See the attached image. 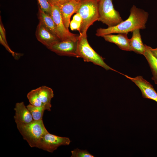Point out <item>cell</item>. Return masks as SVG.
I'll return each mask as SVG.
<instances>
[{"mask_svg":"<svg viewBox=\"0 0 157 157\" xmlns=\"http://www.w3.org/2000/svg\"><path fill=\"white\" fill-rule=\"evenodd\" d=\"M14 118L16 124H28L33 120L32 115L23 102L16 104Z\"/></svg>","mask_w":157,"mask_h":157,"instance_id":"7c38bea8","label":"cell"},{"mask_svg":"<svg viewBox=\"0 0 157 157\" xmlns=\"http://www.w3.org/2000/svg\"><path fill=\"white\" fill-rule=\"evenodd\" d=\"M17 127L23 139L31 147H36L40 139L49 132L46 129L42 119L33 120L28 124H16Z\"/></svg>","mask_w":157,"mask_h":157,"instance_id":"3957f363","label":"cell"},{"mask_svg":"<svg viewBox=\"0 0 157 157\" xmlns=\"http://www.w3.org/2000/svg\"><path fill=\"white\" fill-rule=\"evenodd\" d=\"M77 41L71 40H60L52 45L48 49L60 56L77 58Z\"/></svg>","mask_w":157,"mask_h":157,"instance_id":"ba28073f","label":"cell"},{"mask_svg":"<svg viewBox=\"0 0 157 157\" xmlns=\"http://www.w3.org/2000/svg\"><path fill=\"white\" fill-rule=\"evenodd\" d=\"M76 0V1H80V0Z\"/></svg>","mask_w":157,"mask_h":157,"instance_id":"83f0119b","label":"cell"},{"mask_svg":"<svg viewBox=\"0 0 157 157\" xmlns=\"http://www.w3.org/2000/svg\"><path fill=\"white\" fill-rule=\"evenodd\" d=\"M0 42L6 49L12 54L15 59H18L22 56V54L15 53L8 46V44L4 41L1 36H0Z\"/></svg>","mask_w":157,"mask_h":157,"instance_id":"7402d4cb","label":"cell"},{"mask_svg":"<svg viewBox=\"0 0 157 157\" xmlns=\"http://www.w3.org/2000/svg\"><path fill=\"white\" fill-rule=\"evenodd\" d=\"M128 18L118 25L107 28H99L96 32L98 37L113 33H126L128 34L137 29H144L146 28L147 21L148 13L144 10L133 5L131 8Z\"/></svg>","mask_w":157,"mask_h":157,"instance_id":"6da1fadb","label":"cell"},{"mask_svg":"<svg viewBox=\"0 0 157 157\" xmlns=\"http://www.w3.org/2000/svg\"><path fill=\"white\" fill-rule=\"evenodd\" d=\"M72 19L81 24L82 18L79 14L78 13H76L74 15Z\"/></svg>","mask_w":157,"mask_h":157,"instance_id":"484cf974","label":"cell"},{"mask_svg":"<svg viewBox=\"0 0 157 157\" xmlns=\"http://www.w3.org/2000/svg\"><path fill=\"white\" fill-rule=\"evenodd\" d=\"M145 45V50L143 55L147 59L153 75L152 79L157 84V59L152 54L147 46Z\"/></svg>","mask_w":157,"mask_h":157,"instance_id":"e0dca14e","label":"cell"},{"mask_svg":"<svg viewBox=\"0 0 157 157\" xmlns=\"http://www.w3.org/2000/svg\"><path fill=\"white\" fill-rule=\"evenodd\" d=\"M39 99L45 110L51 111V100L54 96L53 90L46 86H42L37 88Z\"/></svg>","mask_w":157,"mask_h":157,"instance_id":"5bb4252c","label":"cell"},{"mask_svg":"<svg viewBox=\"0 0 157 157\" xmlns=\"http://www.w3.org/2000/svg\"><path fill=\"white\" fill-rule=\"evenodd\" d=\"M40 8L45 13L50 15L52 6L49 0H37Z\"/></svg>","mask_w":157,"mask_h":157,"instance_id":"44dd1931","label":"cell"},{"mask_svg":"<svg viewBox=\"0 0 157 157\" xmlns=\"http://www.w3.org/2000/svg\"><path fill=\"white\" fill-rule=\"evenodd\" d=\"M35 36L37 40L48 49L61 40L40 22L36 28Z\"/></svg>","mask_w":157,"mask_h":157,"instance_id":"30bf717a","label":"cell"},{"mask_svg":"<svg viewBox=\"0 0 157 157\" xmlns=\"http://www.w3.org/2000/svg\"><path fill=\"white\" fill-rule=\"evenodd\" d=\"M0 22V36H1L4 41L6 43H8L6 37V31L2 23L1 17Z\"/></svg>","mask_w":157,"mask_h":157,"instance_id":"cb8c5ba5","label":"cell"},{"mask_svg":"<svg viewBox=\"0 0 157 157\" xmlns=\"http://www.w3.org/2000/svg\"><path fill=\"white\" fill-rule=\"evenodd\" d=\"M38 15L39 22L60 40V35L51 15L44 12L39 7Z\"/></svg>","mask_w":157,"mask_h":157,"instance_id":"2e32d148","label":"cell"},{"mask_svg":"<svg viewBox=\"0 0 157 157\" xmlns=\"http://www.w3.org/2000/svg\"><path fill=\"white\" fill-rule=\"evenodd\" d=\"M80 3V1L70 0L61 5L58 6L60 9L63 22L65 27L69 30L70 18L76 13Z\"/></svg>","mask_w":157,"mask_h":157,"instance_id":"8fae6325","label":"cell"},{"mask_svg":"<svg viewBox=\"0 0 157 157\" xmlns=\"http://www.w3.org/2000/svg\"><path fill=\"white\" fill-rule=\"evenodd\" d=\"M27 97L30 104L35 106L44 108L39 99L37 88L31 90L28 93Z\"/></svg>","mask_w":157,"mask_h":157,"instance_id":"d6986e66","label":"cell"},{"mask_svg":"<svg viewBox=\"0 0 157 157\" xmlns=\"http://www.w3.org/2000/svg\"><path fill=\"white\" fill-rule=\"evenodd\" d=\"M70 0H49L51 6H59L63 4Z\"/></svg>","mask_w":157,"mask_h":157,"instance_id":"d4e9b609","label":"cell"},{"mask_svg":"<svg viewBox=\"0 0 157 157\" xmlns=\"http://www.w3.org/2000/svg\"><path fill=\"white\" fill-rule=\"evenodd\" d=\"M71 157H94L87 150H81L76 148L71 151Z\"/></svg>","mask_w":157,"mask_h":157,"instance_id":"ffe728a7","label":"cell"},{"mask_svg":"<svg viewBox=\"0 0 157 157\" xmlns=\"http://www.w3.org/2000/svg\"><path fill=\"white\" fill-rule=\"evenodd\" d=\"M132 32V36L130 39L131 51L138 54L143 55L145 50L146 46L142 42L140 29L135 30Z\"/></svg>","mask_w":157,"mask_h":157,"instance_id":"9a60e30c","label":"cell"},{"mask_svg":"<svg viewBox=\"0 0 157 157\" xmlns=\"http://www.w3.org/2000/svg\"><path fill=\"white\" fill-rule=\"evenodd\" d=\"M71 142L68 138L57 136L48 132L41 138L36 147L52 153L59 147L69 145Z\"/></svg>","mask_w":157,"mask_h":157,"instance_id":"8992f818","label":"cell"},{"mask_svg":"<svg viewBox=\"0 0 157 157\" xmlns=\"http://www.w3.org/2000/svg\"><path fill=\"white\" fill-rule=\"evenodd\" d=\"M76 54L77 58H82L85 62H91L106 70L116 71L107 65L104 58L91 47L87 39V35H79L77 41Z\"/></svg>","mask_w":157,"mask_h":157,"instance_id":"277c9868","label":"cell"},{"mask_svg":"<svg viewBox=\"0 0 157 157\" xmlns=\"http://www.w3.org/2000/svg\"><path fill=\"white\" fill-rule=\"evenodd\" d=\"M98 12V21L108 27L116 26L123 21L119 12L114 8L113 0H99Z\"/></svg>","mask_w":157,"mask_h":157,"instance_id":"5b68a950","label":"cell"},{"mask_svg":"<svg viewBox=\"0 0 157 157\" xmlns=\"http://www.w3.org/2000/svg\"><path fill=\"white\" fill-rule=\"evenodd\" d=\"M26 107L31 112L34 120L42 119L44 112L45 110L44 108L35 106L30 104Z\"/></svg>","mask_w":157,"mask_h":157,"instance_id":"ac0fdd59","label":"cell"},{"mask_svg":"<svg viewBox=\"0 0 157 157\" xmlns=\"http://www.w3.org/2000/svg\"><path fill=\"white\" fill-rule=\"evenodd\" d=\"M147 47L152 54L157 59V48L153 49L149 46H147Z\"/></svg>","mask_w":157,"mask_h":157,"instance_id":"4316f807","label":"cell"},{"mask_svg":"<svg viewBox=\"0 0 157 157\" xmlns=\"http://www.w3.org/2000/svg\"><path fill=\"white\" fill-rule=\"evenodd\" d=\"M99 0H80V3L76 13L79 14L82 19L79 32L80 35H87L89 28L94 22L98 21Z\"/></svg>","mask_w":157,"mask_h":157,"instance_id":"7a4b0ae2","label":"cell"},{"mask_svg":"<svg viewBox=\"0 0 157 157\" xmlns=\"http://www.w3.org/2000/svg\"><path fill=\"white\" fill-rule=\"evenodd\" d=\"M123 75L134 82L139 88L141 92L142 97L144 98L151 99L157 102V92L150 83L144 79L141 76L131 77Z\"/></svg>","mask_w":157,"mask_h":157,"instance_id":"9c48e42d","label":"cell"},{"mask_svg":"<svg viewBox=\"0 0 157 157\" xmlns=\"http://www.w3.org/2000/svg\"><path fill=\"white\" fill-rule=\"evenodd\" d=\"M117 35L111 34L104 35L102 37L106 41L113 43L121 50L131 51L130 39L126 33H117Z\"/></svg>","mask_w":157,"mask_h":157,"instance_id":"4fadbf2b","label":"cell"},{"mask_svg":"<svg viewBox=\"0 0 157 157\" xmlns=\"http://www.w3.org/2000/svg\"><path fill=\"white\" fill-rule=\"evenodd\" d=\"M69 25L72 30H77L79 32L81 23L72 19L70 22Z\"/></svg>","mask_w":157,"mask_h":157,"instance_id":"603a6c76","label":"cell"},{"mask_svg":"<svg viewBox=\"0 0 157 157\" xmlns=\"http://www.w3.org/2000/svg\"><path fill=\"white\" fill-rule=\"evenodd\" d=\"M51 16L56 26L61 40H71L77 41L79 35L70 32L65 27L59 7L51 6Z\"/></svg>","mask_w":157,"mask_h":157,"instance_id":"52a82bcc","label":"cell"}]
</instances>
